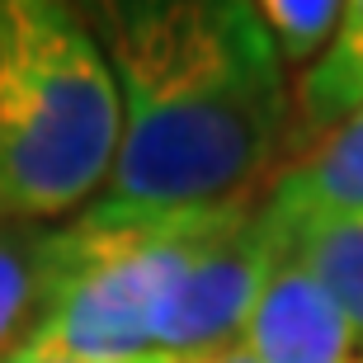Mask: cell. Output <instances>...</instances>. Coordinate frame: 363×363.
Returning <instances> with one entry per match:
<instances>
[{"label": "cell", "mask_w": 363, "mask_h": 363, "mask_svg": "<svg viewBox=\"0 0 363 363\" xmlns=\"http://www.w3.org/2000/svg\"><path fill=\"white\" fill-rule=\"evenodd\" d=\"M118 90V151L94 217L264 199L288 161L293 81L245 0L81 5Z\"/></svg>", "instance_id": "6da1fadb"}, {"label": "cell", "mask_w": 363, "mask_h": 363, "mask_svg": "<svg viewBox=\"0 0 363 363\" xmlns=\"http://www.w3.org/2000/svg\"><path fill=\"white\" fill-rule=\"evenodd\" d=\"M118 151V90L81 5L0 0V222L81 217Z\"/></svg>", "instance_id": "7a4b0ae2"}, {"label": "cell", "mask_w": 363, "mask_h": 363, "mask_svg": "<svg viewBox=\"0 0 363 363\" xmlns=\"http://www.w3.org/2000/svg\"><path fill=\"white\" fill-rule=\"evenodd\" d=\"M227 208L170 217H71L67 264L33 340L108 363L161 354L184 279Z\"/></svg>", "instance_id": "3957f363"}, {"label": "cell", "mask_w": 363, "mask_h": 363, "mask_svg": "<svg viewBox=\"0 0 363 363\" xmlns=\"http://www.w3.org/2000/svg\"><path fill=\"white\" fill-rule=\"evenodd\" d=\"M279 250H283V231L264 213V199L231 203L213 222V231H208V241H203L199 259L184 279V293H179L175 311L165 321L161 335L165 359L189 363L241 340L245 316L255 307Z\"/></svg>", "instance_id": "277c9868"}, {"label": "cell", "mask_w": 363, "mask_h": 363, "mask_svg": "<svg viewBox=\"0 0 363 363\" xmlns=\"http://www.w3.org/2000/svg\"><path fill=\"white\" fill-rule=\"evenodd\" d=\"M241 340L259 363H359L350 316L288 250L274 259Z\"/></svg>", "instance_id": "5b68a950"}, {"label": "cell", "mask_w": 363, "mask_h": 363, "mask_svg": "<svg viewBox=\"0 0 363 363\" xmlns=\"http://www.w3.org/2000/svg\"><path fill=\"white\" fill-rule=\"evenodd\" d=\"M264 208L279 222L363 213V113L340 123L316 147L283 161L274 184L264 189Z\"/></svg>", "instance_id": "8992f818"}, {"label": "cell", "mask_w": 363, "mask_h": 363, "mask_svg": "<svg viewBox=\"0 0 363 363\" xmlns=\"http://www.w3.org/2000/svg\"><path fill=\"white\" fill-rule=\"evenodd\" d=\"M67 264V222H0V363L38 330Z\"/></svg>", "instance_id": "52a82bcc"}, {"label": "cell", "mask_w": 363, "mask_h": 363, "mask_svg": "<svg viewBox=\"0 0 363 363\" xmlns=\"http://www.w3.org/2000/svg\"><path fill=\"white\" fill-rule=\"evenodd\" d=\"M363 113V0H345L335 38L307 71L293 76V133L288 161L297 151L316 147L340 123Z\"/></svg>", "instance_id": "ba28073f"}, {"label": "cell", "mask_w": 363, "mask_h": 363, "mask_svg": "<svg viewBox=\"0 0 363 363\" xmlns=\"http://www.w3.org/2000/svg\"><path fill=\"white\" fill-rule=\"evenodd\" d=\"M279 231H283V250L321 283L325 293L340 302V311L350 316L354 335H359V354H363V213L279 222Z\"/></svg>", "instance_id": "9c48e42d"}, {"label": "cell", "mask_w": 363, "mask_h": 363, "mask_svg": "<svg viewBox=\"0 0 363 363\" xmlns=\"http://www.w3.org/2000/svg\"><path fill=\"white\" fill-rule=\"evenodd\" d=\"M255 10L269 28V43L279 52L283 71H288V81H293L297 71H307L325 52V43L335 38L345 0H259Z\"/></svg>", "instance_id": "30bf717a"}, {"label": "cell", "mask_w": 363, "mask_h": 363, "mask_svg": "<svg viewBox=\"0 0 363 363\" xmlns=\"http://www.w3.org/2000/svg\"><path fill=\"white\" fill-rule=\"evenodd\" d=\"M10 363H108V359H85V354H71V350H57V345H38V340H28ZM118 363H175V359H165V354H147V359H118Z\"/></svg>", "instance_id": "8fae6325"}, {"label": "cell", "mask_w": 363, "mask_h": 363, "mask_svg": "<svg viewBox=\"0 0 363 363\" xmlns=\"http://www.w3.org/2000/svg\"><path fill=\"white\" fill-rule=\"evenodd\" d=\"M189 363H259V359L245 350V340H231V345H222V350H213V354H203V359H189Z\"/></svg>", "instance_id": "7c38bea8"}, {"label": "cell", "mask_w": 363, "mask_h": 363, "mask_svg": "<svg viewBox=\"0 0 363 363\" xmlns=\"http://www.w3.org/2000/svg\"><path fill=\"white\" fill-rule=\"evenodd\" d=\"M359 363H363V354H359Z\"/></svg>", "instance_id": "4fadbf2b"}]
</instances>
